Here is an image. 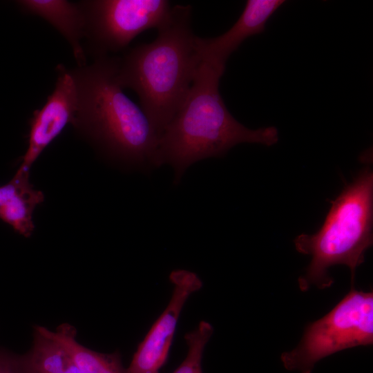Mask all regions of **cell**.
<instances>
[{"label":"cell","mask_w":373,"mask_h":373,"mask_svg":"<svg viewBox=\"0 0 373 373\" xmlns=\"http://www.w3.org/2000/svg\"><path fill=\"white\" fill-rule=\"evenodd\" d=\"M116 57L70 69L76 89L75 132L107 160L127 169L155 168L158 137L116 79Z\"/></svg>","instance_id":"obj_1"},{"label":"cell","mask_w":373,"mask_h":373,"mask_svg":"<svg viewBox=\"0 0 373 373\" xmlns=\"http://www.w3.org/2000/svg\"><path fill=\"white\" fill-rule=\"evenodd\" d=\"M191 6L171 8L154 41L116 57V79L138 96L157 137L186 98L201 63L191 29Z\"/></svg>","instance_id":"obj_2"},{"label":"cell","mask_w":373,"mask_h":373,"mask_svg":"<svg viewBox=\"0 0 373 373\" xmlns=\"http://www.w3.org/2000/svg\"><path fill=\"white\" fill-rule=\"evenodd\" d=\"M223 73L201 61L186 98L158 137L155 168L170 165L175 184L191 165L221 157L238 144L269 146L278 140L276 127L250 129L233 117L219 91Z\"/></svg>","instance_id":"obj_3"},{"label":"cell","mask_w":373,"mask_h":373,"mask_svg":"<svg viewBox=\"0 0 373 373\" xmlns=\"http://www.w3.org/2000/svg\"><path fill=\"white\" fill-rule=\"evenodd\" d=\"M320 229L314 234L302 233L294 240L296 249L312 256L305 273L299 277L301 291L312 286L323 289L334 283L328 273L335 265H345L352 282L356 268L365 260L372 245L373 173L362 169L331 203Z\"/></svg>","instance_id":"obj_4"},{"label":"cell","mask_w":373,"mask_h":373,"mask_svg":"<svg viewBox=\"0 0 373 373\" xmlns=\"http://www.w3.org/2000/svg\"><path fill=\"white\" fill-rule=\"evenodd\" d=\"M373 343V293L350 292L326 315L305 327L298 346L283 352L285 368L312 373L315 364L336 352Z\"/></svg>","instance_id":"obj_5"},{"label":"cell","mask_w":373,"mask_h":373,"mask_svg":"<svg viewBox=\"0 0 373 373\" xmlns=\"http://www.w3.org/2000/svg\"><path fill=\"white\" fill-rule=\"evenodd\" d=\"M79 1L85 17L84 48L93 59L119 52L141 32L157 29L172 8L166 0Z\"/></svg>","instance_id":"obj_6"},{"label":"cell","mask_w":373,"mask_h":373,"mask_svg":"<svg viewBox=\"0 0 373 373\" xmlns=\"http://www.w3.org/2000/svg\"><path fill=\"white\" fill-rule=\"evenodd\" d=\"M173 285L171 300L135 352L126 373H158L165 363L177 323L189 297L200 289L202 282L194 272L175 269L169 274Z\"/></svg>","instance_id":"obj_7"},{"label":"cell","mask_w":373,"mask_h":373,"mask_svg":"<svg viewBox=\"0 0 373 373\" xmlns=\"http://www.w3.org/2000/svg\"><path fill=\"white\" fill-rule=\"evenodd\" d=\"M56 82L43 106L33 112L29 122L28 147L18 170H30L44 149L70 124L76 108L73 78L63 64L55 68Z\"/></svg>","instance_id":"obj_8"},{"label":"cell","mask_w":373,"mask_h":373,"mask_svg":"<svg viewBox=\"0 0 373 373\" xmlns=\"http://www.w3.org/2000/svg\"><path fill=\"white\" fill-rule=\"evenodd\" d=\"M283 0H248L236 22L222 35L212 38L195 36V49L200 61L223 72L230 55L248 37L262 32Z\"/></svg>","instance_id":"obj_9"},{"label":"cell","mask_w":373,"mask_h":373,"mask_svg":"<svg viewBox=\"0 0 373 373\" xmlns=\"http://www.w3.org/2000/svg\"><path fill=\"white\" fill-rule=\"evenodd\" d=\"M16 4L22 12L44 19L64 37L71 48L76 66L87 64L84 48L85 17L79 1L20 0Z\"/></svg>","instance_id":"obj_10"},{"label":"cell","mask_w":373,"mask_h":373,"mask_svg":"<svg viewBox=\"0 0 373 373\" xmlns=\"http://www.w3.org/2000/svg\"><path fill=\"white\" fill-rule=\"evenodd\" d=\"M46 331L68 351L80 373H126L118 352L101 353L84 346L77 341L73 325L64 323L55 331L46 327Z\"/></svg>","instance_id":"obj_11"},{"label":"cell","mask_w":373,"mask_h":373,"mask_svg":"<svg viewBox=\"0 0 373 373\" xmlns=\"http://www.w3.org/2000/svg\"><path fill=\"white\" fill-rule=\"evenodd\" d=\"M24 356L31 373H80L68 351L44 326H34L32 347Z\"/></svg>","instance_id":"obj_12"},{"label":"cell","mask_w":373,"mask_h":373,"mask_svg":"<svg viewBox=\"0 0 373 373\" xmlns=\"http://www.w3.org/2000/svg\"><path fill=\"white\" fill-rule=\"evenodd\" d=\"M44 200L43 193L26 180L0 207V219L20 235L30 237L35 229L34 210Z\"/></svg>","instance_id":"obj_13"},{"label":"cell","mask_w":373,"mask_h":373,"mask_svg":"<svg viewBox=\"0 0 373 373\" xmlns=\"http://www.w3.org/2000/svg\"><path fill=\"white\" fill-rule=\"evenodd\" d=\"M213 333L212 325L202 321L193 331L187 333L184 339L188 352L184 360L173 373H203L202 358L207 343Z\"/></svg>","instance_id":"obj_14"},{"label":"cell","mask_w":373,"mask_h":373,"mask_svg":"<svg viewBox=\"0 0 373 373\" xmlns=\"http://www.w3.org/2000/svg\"><path fill=\"white\" fill-rule=\"evenodd\" d=\"M0 373H31L24 354L18 355L0 347Z\"/></svg>","instance_id":"obj_15"},{"label":"cell","mask_w":373,"mask_h":373,"mask_svg":"<svg viewBox=\"0 0 373 373\" xmlns=\"http://www.w3.org/2000/svg\"><path fill=\"white\" fill-rule=\"evenodd\" d=\"M30 179V172L17 171L12 179L6 184L0 186V207L23 184Z\"/></svg>","instance_id":"obj_16"}]
</instances>
